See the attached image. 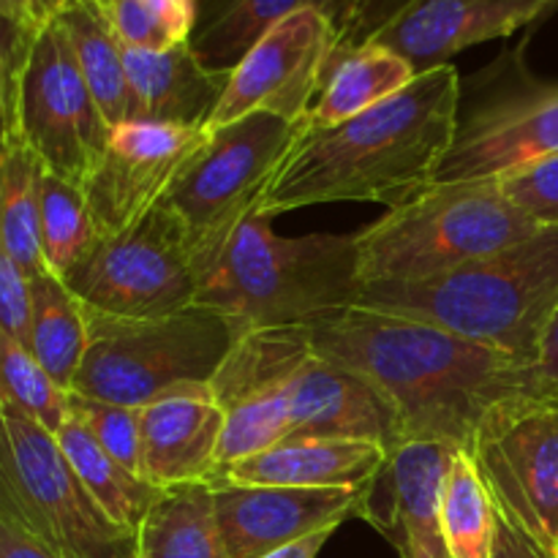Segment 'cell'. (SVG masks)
I'll list each match as a JSON object with an SVG mask.
<instances>
[{
  "instance_id": "1",
  "label": "cell",
  "mask_w": 558,
  "mask_h": 558,
  "mask_svg": "<svg viewBox=\"0 0 558 558\" xmlns=\"http://www.w3.org/2000/svg\"><path fill=\"white\" fill-rule=\"evenodd\" d=\"M300 327L316 352L347 365L387 398L401 445L445 441L469 452L490 409L512 398H548L537 365L434 322L354 303Z\"/></svg>"
},
{
  "instance_id": "2",
  "label": "cell",
  "mask_w": 558,
  "mask_h": 558,
  "mask_svg": "<svg viewBox=\"0 0 558 558\" xmlns=\"http://www.w3.org/2000/svg\"><path fill=\"white\" fill-rule=\"evenodd\" d=\"M461 76L445 63L368 112L311 129L289 147L256 210L267 218L325 202L401 207L436 183L456 145Z\"/></svg>"
},
{
  "instance_id": "3",
  "label": "cell",
  "mask_w": 558,
  "mask_h": 558,
  "mask_svg": "<svg viewBox=\"0 0 558 558\" xmlns=\"http://www.w3.org/2000/svg\"><path fill=\"white\" fill-rule=\"evenodd\" d=\"M360 305L434 322L456 336L539 365L558 314V227L423 283H368Z\"/></svg>"
},
{
  "instance_id": "4",
  "label": "cell",
  "mask_w": 558,
  "mask_h": 558,
  "mask_svg": "<svg viewBox=\"0 0 558 558\" xmlns=\"http://www.w3.org/2000/svg\"><path fill=\"white\" fill-rule=\"evenodd\" d=\"M363 292L357 234L283 238L272 218L251 213L202 278L196 305L218 311L240 336L267 327H292L354 305Z\"/></svg>"
},
{
  "instance_id": "5",
  "label": "cell",
  "mask_w": 558,
  "mask_h": 558,
  "mask_svg": "<svg viewBox=\"0 0 558 558\" xmlns=\"http://www.w3.org/2000/svg\"><path fill=\"white\" fill-rule=\"evenodd\" d=\"M539 223L518 210L496 180L436 183L360 229V281L423 283L523 243Z\"/></svg>"
},
{
  "instance_id": "6",
  "label": "cell",
  "mask_w": 558,
  "mask_h": 558,
  "mask_svg": "<svg viewBox=\"0 0 558 558\" xmlns=\"http://www.w3.org/2000/svg\"><path fill=\"white\" fill-rule=\"evenodd\" d=\"M85 314L87 352L71 392L131 409L213 381L240 338L232 319L205 305L158 319H120L87 305Z\"/></svg>"
},
{
  "instance_id": "7",
  "label": "cell",
  "mask_w": 558,
  "mask_h": 558,
  "mask_svg": "<svg viewBox=\"0 0 558 558\" xmlns=\"http://www.w3.org/2000/svg\"><path fill=\"white\" fill-rule=\"evenodd\" d=\"M0 510L63 558H134L118 526L76 477L54 434L0 403Z\"/></svg>"
},
{
  "instance_id": "8",
  "label": "cell",
  "mask_w": 558,
  "mask_h": 558,
  "mask_svg": "<svg viewBox=\"0 0 558 558\" xmlns=\"http://www.w3.org/2000/svg\"><path fill=\"white\" fill-rule=\"evenodd\" d=\"M303 125L256 112L210 129L202 150L172 185L163 205L183 221L199 283L221 259L240 223L262 205Z\"/></svg>"
},
{
  "instance_id": "9",
  "label": "cell",
  "mask_w": 558,
  "mask_h": 558,
  "mask_svg": "<svg viewBox=\"0 0 558 558\" xmlns=\"http://www.w3.org/2000/svg\"><path fill=\"white\" fill-rule=\"evenodd\" d=\"M63 283L87 308L120 319L172 316L199 300L183 221L163 202L136 227L104 238Z\"/></svg>"
},
{
  "instance_id": "10",
  "label": "cell",
  "mask_w": 558,
  "mask_h": 558,
  "mask_svg": "<svg viewBox=\"0 0 558 558\" xmlns=\"http://www.w3.org/2000/svg\"><path fill=\"white\" fill-rule=\"evenodd\" d=\"M112 131L82 76L63 22L54 20L33 47L3 140H22L47 172L85 185Z\"/></svg>"
},
{
  "instance_id": "11",
  "label": "cell",
  "mask_w": 558,
  "mask_h": 558,
  "mask_svg": "<svg viewBox=\"0 0 558 558\" xmlns=\"http://www.w3.org/2000/svg\"><path fill=\"white\" fill-rule=\"evenodd\" d=\"M469 456L499 515L556 554L558 401L526 396L499 403L477 428Z\"/></svg>"
},
{
  "instance_id": "12",
  "label": "cell",
  "mask_w": 558,
  "mask_h": 558,
  "mask_svg": "<svg viewBox=\"0 0 558 558\" xmlns=\"http://www.w3.org/2000/svg\"><path fill=\"white\" fill-rule=\"evenodd\" d=\"M336 27L319 9H300L278 22L229 74L207 129L267 112L305 123L330 76Z\"/></svg>"
},
{
  "instance_id": "13",
  "label": "cell",
  "mask_w": 558,
  "mask_h": 558,
  "mask_svg": "<svg viewBox=\"0 0 558 558\" xmlns=\"http://www.w3.org/2000/svg\"><path fill=\"white\" fill-rule=\"evenodd\" d=\"M305 347L308 338L300 325L248 330L238 338L210 381L227 414L218 472L287 439L292 425L289 381Z\"/></svg>"
},
{
  "instance_id": "14",
  "label": "cell",
  "mask_w": 558,
  "mask_h": 558,
  "mask_svg": "<svg viewBox=\"0 0 558 558\" xmlns=\"http://www.w3.org/2000/svg\"><path fill=\"white\" fill-rule=\"evenodd\" d=\"M210 136L207 125H167L129 120L109 136L101 161L85 180L93 218L101 238H114L150 216L191 158Z\"/></svg>"
},
{
  "instance_id": "15",
  "label": "cell",
  "mask_w": 558,
  "mask_h": 558,
  "mask_svg": "<svg viewBox=\"0 0 558 558\" xmlns=\"http://www.w3.org/2000/svg\"><path fill=\"white\" fill-rule=\"evenodd\" d=\"M458 452L445 441H403L360 488L357 515L379 529L401 558H450L441 507Z\"/></svg>"
},
{
  "instance_id": "16",
  "label": "cell",
  "mask_w": 558,
  "mask_h": 558,
  "mask_svg": "<svg viewBox=\"0 0 558 558\" xmlns=\"http://www.w3.org/2000/svg\"><path fill=\"white\" fill-rule=\"evenodd\" d=\"M216 521L232 558H265L272 550L338 529L357 515L360 488H272L216 485Z\"/></svg>"
},
{
  "instance_id": "17",
  "label": "cell",
  "mask_w": 558,
  "mask_h": 558,
  "mask_svg": "<svg viewBox=\"0 0 558 558\" xmlns=\"http://www.w3.org/2000/svg\"><path fill=\"white\" fill-rule=\"evenodd\" d=\"M550 153H558V87L518 93L461 120L436 183L494 180Z\"/></svg>"
},
{
  "instance_id": "18",
  "label": "cell",
  "mask_w": 558,
  "mask_h": 558,
  "mask_svg": "<svg viewBox=\"0 0 558 558\" xmlns=\"http://www.w3.org/2000/svg\"><path fill=\"white\" fill-rule=\"evenodd\" d=\"M556 9V0H414L374 44L403 54L423 74L474 44L512 36Z\"/></svg>"
},
{
  "instance_id": "19",
  "label": "cell",
  "mask_w": 558,
  "mask_h": 558,
  "mask_svg": "<svg viewBox=\"0 0 558 558\" xmlns=\"http://www.w3.org/2000/svg\"><path fill=\"white\" fill-rule=\"evenodd\" d=\"M289 392L292 425L287 439H363L379 441L387 450L401 445L398 417L387 398L347 365L316 352L311 341L294 365Z\"/></svg>"
},
{
  "instance_id": "20",
  "label": "cell",
  "mask_w": 558,
  "mask_h": 558,
  "mask_svg": "<svg viewBox=\"0 0 558 558\" xmlns=\"http://www.w3.org/2000/svg\"><path fill=\"white\" fill-rule=\"evenodd\" d=\"M223 414L210 381L180 385L142 409V477L153 488L213 483Z\"/></svg>"
},
{
  "instance_id": "21",
  "label": "cell",
  "mask_w": 558,
  "mask_h": 558,
  "mask_svg": "<svg viewBox=\"0 0 558 558\" xmlns=\"http://www.w3.org/2000/svg\"><path fill=\"white\" fill-rule=\"evenodd\" d=\"M379 441L283 439L270 450L232 463L213 477L216 485H272V488H363L387 463Z\"/></svg>"
},
{
  "instance_id": "22",
  "label": "cell",
  "mask_w": 558,
  "mask_h": 558,
  "mask_svg": "<svg viewBox=\"0 0 558 558\" xmlns=\"http://www.w3.org/2000/svg\"><path fill=\"white\" fill-rule=\"evenodd\" d=\"M131 114L129 120L167 125H210L232 71H210L189 44L169 52L125 49Z\"/></svg>"
},
{
  "instance_id": "23",
  "label": "cell",
  "mask_w": 558,
  "mask_h": 558,
  "mask_svg": "<svg viewBox=\"0 0 558 558\" xmlns=\"http://www.w3.org/2000/svg\"><path fill=\"white\" fill-rule=\"evenodd\" d=\"M134 558H232L218 529L210 485L158 490L136 529Z\"/></svg>"
},
{
  "instance_id": "24",
  "label": "cell",
  "mask_w": 558,
  "mask_h": 558,
  "mask_svg": "<svg viewBox=\"0 0 558 558\" xmlns=\"http://www.w3.org/2000/svg\"><path fill=\"white\" fill-rule=\"evenodd\" d=\"M300 9L325 11V0H196L189 47L210 71H234L272 27Z\"/></svg>"
},
{
  "instance_id": "25",
  "label": "cell",
  "mask_w": 558,
  "mask_h": 558,
  "mask_svg": "<svg viewBox=\"0 0 558 558\" xmlns=\"http://www.w3.org/2000/svg\"><path fill=\"white\" fill-rule=\"evenodd\" d=\"M414 80H417V69L403 54L381 44H365L330 71L305 125L330 129V125L347 123L401 93Z\"/></svg>"
},
{
  "instance_id": "26",
  "label": "cell",
  "mask_w": 558,
  "mask_h": 558,
  "mask_svg": "<svg viewBox=\"0 0 558 558\" xmlns=\"http://www.w3.org/2000/svg\"><path fill=\"white\" fill-rule=\"evenodd\" d=\"M44 163L22 140H3L0 150V254L27 276L47 270L41 251Z\"/></svg>"
},
{
  "instance_id": "27",
  "label": "cell",
  "mask_w": 558,
  "mask_h": 558,
  "mask_svg": "<svg viewBox=\"0 0 558 558\" xmlns=\"http://www.w3.org/2000/svg\"><path fill=\"white\" fill-rule=\"evenodd\" d=\"M74 44L76 63L112 129L129 123L131 90L125 74V47L114 36L107 14L87 0H69L58 16Z\"/></svg>"
},
{
  "instance_id": "28",
  "label": "cell",
  "mask_w": 558,
  "mask_h": 558,
  "mask_svg": "<svg viewBox=\"0 0 558 558\" xmlns=\"http://www.w3.org/2000/svg\"><path fill=\"white\" fill-rule=\"evenodd\" d=\"M33 281L31 352L63 390H74L87 352V314L82 300L52 276L38 272Z\"/></svg>"
},
{
  "instance_id": "29",
  "label": "cell",
  "mask_w": 558,
  "mask_h": 558,
  "mask_svg": "<svg viewBox=\"0 0 558 558\" xmlns=\"http://www.w3.org/2000/svg\"><path fill=\"white\" fill-rule=\"evenodd\" d=\"M54 439H58L60 450H63V456L74 466L76 477L93 494V499L107 510V515L118 526L136 534L140 523L145 521L147 510L156 501L158 488H153L140 474H134L123 463L114 461L76 420H69L54 434Z\"/></svg>"
},
{
  "instance_id": "30",
  "label": "cell",
  "mask_w": 558,
  "mask_h": 558,
  "mask_svg": "<svg viewBox=\"0 0 558 558\" xmlns=\"http://www.w3.org/2000/svg\"><path fill=\"white\" fill-rule=\"evenodd\" d=\"M82 185L44 169L41 178V251L44 265L63 281L101 243Z\"/></svg>"
},
{
  "instance_id": "31",
  "label": "cell",
  "mask_w": 558,
  "mask_h": 558,
  "mask_svg": "<svg viewBox=\"0 0 558 558\" xmlns=\"http://www.w3.org/2000/svg\"><path fill=\"white\" fill-rule=\"evenodd\" d=\"M441 529L450 558H494L499 510L472 456L463 450L456 456L447 477Z\"/></svg>"
},
{
  "instance_id": "32",
  "label": "cell",
  "mask_w": 558,
  "mask_h": 558,
  "mask_svg": "<svg viewBox=\"0 0 558 558\" xmlns=\"http://www.w3.org/2000/svg\"><path fill=\"white\" fill-rule=\"evenodd\" d=\"M0 403L20 409L25 417L58 434L71 420L69 390L47 374L36 354L0 336Z\"/></svg>"
},
{
  "instance_id": "33",
  "label": "cell",
  "mask_w": 558,
  "mask_h": 558,
  "mask_svg": "<svg viewBox=\"0 0 558 558\" xmlns=\"http://www.w3.org/2000/svg\"><path fill=\"white\" fill-rule=\"evenodd\" d=\"M107 20L125 49L169 52L191 41L196 0H114Z\"/></svg>"
},
{
  "instance_id": "34",
  "label": "cell",
  "mask_w": 558,
  "mask_h": 558,
  "mask_svg": "<svg viewBox=\"0 0 558 558\" xmlns=\"http://www.w3.org/2000/svg\"><path fill=\"white\" fill-rule=\"evenodd\" d=\"M69 409L71 420H76L114 461L142 477V409L98 401L80 392H69Z\"/></svg>"
},
{
  "instance_id": "35",
  "label": "cell",
  "mask_w": 558,
  "mask_h": 558,
  "mask_svg": "<svg viewBox=\"0 0 558 558\" xmlns=\"http://www.w3.org/2000/svg\"><path fill=\"white\" fill-rule=\"evenodd\" d=\"M501 194L543 229L558 227V153L534 158L494 178Z\"/></svg>"
},
{
  "instance_id": "36",
  "label": "cell",
  "mask_w": 558,
  "mask_h": 558,
  "mask_svg": "<svg viewBox=\"0 0 558 558\" xmlns=\"http://www.w3.org/2000/svg\"><path fill=\"white\" fill-rule=\"evenodd\" d=\"M33 281L22 267L0 254V336L31 349Z\"/></svg>"
},
{
  "instance_id": "37",
  "label": "cell",
  "mask_w": 558,
  "mask_h": 558,
  "mask_svg": "<svg viewBox=\"0 0 558 558\" xmlns=\"http://www.w3.org/2000/svg\"><path fill=\"white\" fill-rule=\"evenodd\" d=\"M69 0H0V20L3 27L25 36H41L47 25H52Z\"/></svg>"
},
{
  "instance_id": "38",
  "label": "cell",
  "mask_w": 558,
  "mask_h": 558,
  "mask_svg": "<svg viewBox=\"0 0 558 558\" xmlns=\"http://www.w3.org/2000/svg\"><path fill=\"white\" fill-rule=\"evenodd\" d=\"M0 558H63L27 532L14 515L0 510Z\"/></svg>"
},
{
  "instance_id": "39",
  "label": "cell",
  "mask_w": 558,
  "mask_h": 558,
  "mask_svg": "<svg viewBox=\"0 0 558 558\" xmlns=\"http://www.w3.org/2000/svg\"><path fill=\"white\" fill-rule=\"evenodd\" d=\"M494 558H554L545 548H539L526 532L499 515V532H496V550Z\"/></svg>"
},
{
  "instance_id": "40",
  "label": "cell",
  "mask_w": 558,
  "mask_h": 558,
  "mask_svg": "<svg viewBox=\"0 0 558 558\" xmlns=\"http://www.w3.org/2000/svg\"><path fill=\"white\" fill-rule=\"evenodd\" d=\"M537 371H539V379H543V387H545V392H548V398L558 401V314L554 316V322H550L548 336H545Z\"/></svg>"
},
{
  "instance_id": "41",
  "label": "cell",
  "mask_w": 558,
  "mask_h": 558,
  "mask_svg": "<svg viewBox=\"0 0 558 558\" xmlns=\"http://www.w3.org/2000/svg\"><path fill=\"white\" fill-rule=\"evenodd\" d=\"M332 532H336V529L316 532V534H311V537H303V539H298V543L283 545V548L272 550V554H267L265 558H316L322 554V548H325L327 539L332 537Z\"/></svg>"
},
{
  "instance_id": "42",
  "label": "cell",
  "mask_w": 558,
  "mask_h": 558,
  "mask_svg": "<svg viewBox=\"0 0 558 558\" xmlns=\"http://www.w3.org/2000/svg\"><path fill=\"white\" fill-rule=\"evenodd\" d=\"M357 3H360V0H325V11H322V14H325L327 20L332 22V27H336L338 44H341V38L347 36L349 25H352L354 11H357ZM338 44H336V49H338ZM332 60H336V58H332Z\"/></svg>"
},
{
  "instance_id": "43",
  "label": "cell",
  "mask_w": 558,
  "mask_h": 558,
  "mask_svg": "<svg viewBox=\"0 0 558 558\" xmlns=\"http://www.w3.org/2000/svg\"><path fill=\"white\" fill-rule=\"evenodd\" d=\"M87 3L98 5V9H101V11H104V14H107V11H109V5H112V3H114V0H87Z\"/></svg>"
},
{
  "instance_id": "44",
  "label": "cell",
  "mask_w": 558,
  "mask_h": 558,
  "mask_svg": "<svg viewBox=\"0 0 558 558\" xmlns=\"http://www.w3.org/2000/svg\"><path fill=\"white\" fill-rule=\"evenodd\" d=\"M554 558H558V548H556V554H554Z\"/></svg>"
}]
</instances>
